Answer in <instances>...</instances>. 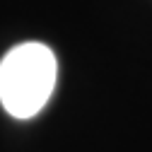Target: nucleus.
<instances>
[{"label":"nucleus","mask_w":152,"mask_h":152,"mask_svg":"<svg viewBox=\"0 0 152 152\" xmlns=\"http://www.w3.org/2000/svg\"><path fill=\"white\" fill-rule=\"evenodd\" d=\"M56 80L58 61L46 44H17L0 61V104L15 118H31L48 104Z\"/></svg>","instance_id":"f257e3e1"}]
</instances>
